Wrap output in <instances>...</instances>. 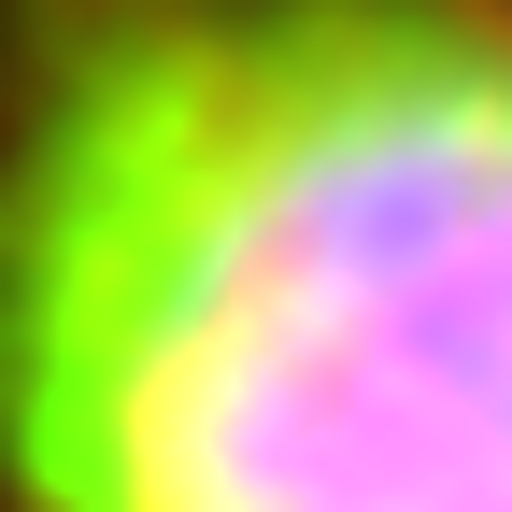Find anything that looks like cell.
I'll list each match as a JSON object with an SVG mask.
<instances>
[{"label": "cell", "instance_id": "obj_1", "mask_svg": "<svg viewBox=\"0 0 512 512\" xmlns=\"http://www.w3.org/2000/svg\"><path fill=\"white\" fill-rule=\"evenodd\" d=\"M0 512H512V0H0Z\"/></svg>", "mask_w": 512, "mask_h": 512}]
</instances>
